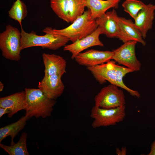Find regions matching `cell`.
Wrapping results in <instances>:
<instances>
[{"mask_svg":"<svg viewBox=\"0 0 155 155\" xmlns=\"http://www.w3.org/2000/svg\"><path fill=\"white\" fill-rule=\"evenodd\" d=\"M87 69L99 84H102L108 81L125 89L132 96L140 97V94L138 91L127 87L123 81L126 75L133 72L132 70L117 65L115 61L111 60L101 65L87 67Z\"/></svg>","mask_w":155,"mask_h":155,"instance_id":"cell-1","label":"cell"},{"mask_svg":"<svg viewBox=\"0 0 155 155\" xmlns=\"http://www.w3.org/2000/svg\"><path fill=\"white\" fill-rule=\"evenodd\" d=\"M98 26L95 20L92 19L90 10L88 9L67 27L57 29L47 27L42 32L63 36L73 42L91 34Z\"/></svg>","mask_w":155,"mask_h":155,"instance_id":"cell-2","label":"cell"},{"mask_svg":"<svg viewBox=\"0 0 155 155\" xmlns=\"http://www.w3.org/2000/svg\"><path fill=\"white\" fill-rule=\"evenodd\" d=\"M26 108L25 116L45 118L51 115L55 100L47 97L40 89L25 88Z\"/></svg>","mask_w":155,"mask_h":155,"instance_id":"cell-3","label":"cell"},{"mask_svg":"<svg viewBox=\"0 0 155 155\" xmlns=\"http://www.w3.org/2000/svg\"><path fill=\"white\" fill-rule=\"evenodd\" d=\"M21 46L23 50L35 46L55 50L65 46L70 41L66 37L49 33L38 35L34 31L28 33L21 28Z\"/></svg>","mask_w":155,"mask_h":155,"instance_id":"cell-4","label":"cell"},{"mask_svg":"<svg viewBox=\"0 0 155 155\" xmlns=\"http://www.w3.org/2000/svg\"><path fill=\"white\" fill-rule=\"evenodd\" d=\"M21 32L18 29L9 25L0 34V49L5 59L16 61L21 58Z\"/></svg>","mask_w":155,"mask_h":155,"instance_id":"cell-5","label":"cell"},{"mask_svg":"<svg viewBox=\"0 0 155 155\" xmlns=\"http://www.w3.org/2000/svg\"><path fill=\"white\" fill-rule=\"evenodd\" d=\"M51 7L61 19L72 23L84 12V0H50Z\"/></svg>","mask_w":155,"mask_h":155,"instance_id":"cell-6","label":"cell"},{"mask_svg":"<svg viewBox=\"0 0 155 155\" xmlns=\"http://www.w3.org/2000/svg\"><path fill=\"white\" fill-rule=\"evenodd\" d=\"M126 115L125 105L110 109L95 105L91 110L90 117L94 119L91 125L94 128L114 125L123 121Z\"/></svg>","mask_w":155,"mask_h":155,"instance_id":"cell-7","label":"cell"},{"mask_svg":"<svg viewBox=\"0 0 155 155\" xmlns=\"http://www.w3.org/2000/svg\"><path fill=\"white\" fill-rule=\"evenodd\" d=\"M118 87L110 84L102 88L94 98L95 105L103 108L110 109L125 105L123 92Z\"/></svg>","mask_w":155,"mask_h":155,"instance_id":"cell-8","label":"cell"},{"mask_svg":"<svg viewBox=\"0 0 155 155\" xmlns=\"http://www.w3.org/2000/svg\"><path fill=\"white\" fill-rule=\"evenodd\" d=\"M137 42L131 41L125 43L117 49L113 50L112 59L133 71L140 70L141 63L137 59L135 53Z\"/></svg>","mask_w":155,"mask_h":155,"instance_id":"cell-9","label":"cell"},{"mask_svg":"<svg viewBox=\"0 0 155 155\" xmlns=\"http://www.w3.org/2000/svg\"><path fill=\"white\" fill-rule=\"evenodd\" d=\"M113 54L112 51L91 49L80 53L74 59L79 65L88 67L101 65L111 60Z\"/></svg>","mask_w":155,"mask_h":155,"instance_id":"cell-10","label":"cell"},{"mask_svg":"<svg viewBox=\"0 0 155 155\" xmlns=\"http://www.w3.org/2000/svg\"><path fill=\"white\" fill-rule=\"evenodd\" d=\"M117 38L123 43L135 41L145 46L146 44L142 34L131 19L119 17V31Z\"/></svg>","mask_w":155,"mask_h":155,"instance_id":"cell-11","label":"cell"},{"mask_svg":"<svg viewBox=\"0 0 155 155\" xmlns=\"http://www.w3.org/2000/svg\"><path fill=\"white\" fill-rule=\"evenodd\" d=\"M101 34V30L98 26L91 34L70 44L66 45L63 50L70 52L72 54L71 58L73 59L78 54L89 48L94 46H103V44L99 38Z\"/></svg>","mask_w":155,"mask_h":155,"instance_id":"cell-12","label":"cell"},{"mask_svg":"<svg viewBox=\"0 0 155 155\" xmlns=\"http://www.w3.org/2000/svg\"><path fill=\"white\" fill-rule=\"evenodd\" d=\"M61 77L58 75L44 76L39 82L38 88L48 98L55 100L61 95L64 90Z\"/></svg>","mask_w":155,"mask_h":155,"instance_id":"cell-13","label":"cell"},{"mask_svg":"<svg viewBox=\"0 0 155 155\" xmlns=\"http://www.w3.org/2000/svg\"><path fill=\"white\" fill-rule=\"evenodd\" d=\"M95 21L101 34L110 38L117 37L119 31V16L114 9L106 12Z\"/></svg>","mask_w":155,"mask_h":155,"instance_id":"cell-14","label":"cell"},{"mask_svg":"<svg viewBox=\"0 0 155 155\" xmlns=\"http://www.w3.org/2000/svg\"><path fill=\"white\" fill-rule=\"evenodd\" d=\"M42 58L44 66V76L58 75L62 76L66 72L67 62L62 57L55 54L44 53Z\"/></svg>","mask_w":155,"mask_h":155,"instance_id":"cell-15","label":"cell"},{"mask_svg":"<svg viewBox=\"0 0 155 155\" xmlns=\"http://www.w3.org/2000/svg\"><path fill=\"white\" fill-rule=\"evenodd\" d=\"M155 5L146 4L138 12L134 20V24L141 32L144 39L147 36L148 31L152 29L155 18Z\"/></svg>","mask_w":155,"mask_h":155,"instance_id":"cell-16","label":"cell"},{"mask_svg":"<svg viewBox=\"0 0 155 155\" xmlns=\"http://www.w3.org/2000/svg\"><path fill=\"white\" fill-rule=\"evenodd\" d=\"M0 107L7 108L9 110L10 113L8 114L9 118L11 117L20 111L26 110V100L25 90L1 97Z\"/></svg>","mask_w":155,"mask_h":155,"instance_id":"cell-17","label":"cell"},{"mask_svg":"<svg viewBox=\"0 0 155 155\" xmlns=\"http://www.w3.org/2000/svg\"><path fill=\"white\" fill-rule=\"evenodd\" d=\"M86 7L91 11V18L95 20L104 14L109 9L118 8L121 0H84Z\"/></svg>","mask_w":155,"mask_h":155,"instance_id":"cell-18","label":"cell"},{"mask_svg":"<svg viewBox=\"0 0 155 155\" xmlns=\"http://www.w3.org/2000/svg\"><path fill=\"white\" fill-rule=\"evenodd\" d=\"M29 119L26 116L22 117L17 121L1 127L0 129V142L8 136L11 137V142L25 127Z\"/></svg>","mask_w":155,"mask_h":155,"instance_id":"cell-19","label":"cell"},{"mask_svg":"<svg viewBox=\"0 0 155 155\" xmlns=\"http://www.w3.org/2000/svg\"><path fill=\"white\" fill-rule=\"evenodd\" d=\"M27 133L25 132L21 135L18 141L15 143L11 142L10 146L0 143V147L9 155H29L26 146Z\"/></svg>","mask_w":155,"mask_h":155,"instance_id":"cell-20","label":"cell"},{"mask_svg":"<svg viewBox=\"0 0 155 155\" xmlns=\"http://www.w3.org/2000/svg\"><path fill=\"white\" fill-rule=\"evenodd\" d=\"M28 13L26 6L21 0H16L8 11L9 17L17 21L22 27V21L26 17Z\"/></svg>","mask_w":155,"mask_h":155,"instance_id":"cell-21","label":"cell"},{"mask_svg":"<svg viewBox=\"0 0 155 155\" xmlns=\"http://www.w3.org/2000/svg\"><path fill=\"white\" fill-rule=\"evenodd\" d=\"M122 5L124 11L134 20L138 12L144 7L146 4L140 0H125Z\"/></svg>","mask_w":155,"mask_h":155,"instance_id":"cell-22","label":"cell"},{"mask_svg":"<svg viewBox=\"0 0 155 155\" xmlns=\"http://www.w3.org/2000/svg\"><path fill=\"white\" fill-rule=\"evenodd\" d=\"M127 149L126 147H122L121 149L117 148L116 149V153L118 155H125Z\"/></svg>","mask_w":155,"mask_h":155,"instance_id":"cell-23","label":"cell"},{"mask_svg":"<svg viewBox=\"0 0 155 155\" xmlns=\"http://www.w3.org/2000/svg\"><path fill=\"white\" fill-rule=\"evenodd\" d=\"M10 113L9 110L7 108L0 107V117L5 114Z\"/></svg>","mask_w":155,"mask_h":155,"instance_id":"cell-24","label":"cell"},{"mask_svg":"<svg viewBox=\"0 0 155 155\" xmlns=\"http://www.w3.org/2000/svg\"><path fill=\"white\" fill-rule=\"evenodd\" d=\"M147 155H155V140L151 144L150 152Z\"/></svg>","mask_w":155,"mask_h":155,"instance_id":"cell-25","label":"cell"},{"mask_svg":"<svg viewBox=\"0 0 155 155\" xmlns=\"http://www.w3.org/2000/svg\"><path fill=\"white\" fill-rule=\"evenodd\" d=\"M4 84L3 83L0 82V91L1 92L3 90L4 88Z\"/></svg>","mask_w":155,"mask_h":155,"instance_id":"cell-26","label":"cell"}]
</instances>
